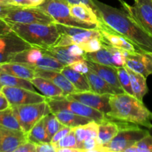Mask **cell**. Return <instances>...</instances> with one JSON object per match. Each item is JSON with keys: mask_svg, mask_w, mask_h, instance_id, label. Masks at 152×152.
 Returning <instances> with one entry per match:
<instances>
[{"mask_svg": "<svg viewBox=\"0 0 152 152\" xmlns=\"http://www.w3.org/2000/svg\"><path fill=\"white\" fill-rule=\"evenodd\" d=\"M93 10L107 26L117 32L144 52L152 53V37L123 9H118L92 0Z\"/></svg>", "mask_w": 152, "mask_h": 152, "instance_id": "cell-1", "label": "cell"}, {"mask_svg": "<svg viewBox=\"0 0 152 152\" xmlns=\"http://www.w3.org/2000/svg\"><path fill=\"white\" fill-rule=\"evenodd\" d=\"M110 111L107 117L152 129V112L142 101L127 93L113 94L110 97Z\"/></svg>", "mask_w": 152, "mask_h": 152, "instance_id": "cell-2", "label": "cell"}, {"mask_svg": "<svg viewBox=\"0 0 152 152\" xmlns=\"http://www.w3.org/2000/svg\"><path fill=\"white\" fill-rule=\"evenodd\" d=\"M7 23L12 31L31 46L42 48L54 46L60 37V33L55 23Z\"/></svg>", "mask_w": 152, "mask_h": 152, "instance_id": "cell-3", "label": "cell"}, {"mask_svg": "<svg viewBox=\"0 0 152 152\" xmlns=\"http://www.w3.org/2000/svg\"><path fill=\"white\" fill-rule=\"evenodd\" d=\"M10 62L21 63L34 69L61 71L64 67L59 61L45 53L43 48L36 46H31L15 54Z\"/></svg>", "mask_w": 152, "mask_h": 152, "instance_id": "cell-4", "label": "cell"}, {"mask_svg": "<svg viewBox=\"0 0 152 152\" xmlns=\"http://www.w3.org/2000/svg\"><path fill=\"white\" fill-rule=\"evenodd\" d=\"M46 101L49 105L52 113L58 111H69L77 115L92 119L98 123H100L107 118V116L101 111L77 101L69 99L66 96L46 97Z\"/></svg>", "mask_w": 152, "mask_h": 152, "instance_id": "cell-5", "label": "cell"}, {"mask_svg": "<svg viewBox=\"0 0 152 152\" xmlns=\"http://www.w3.org/2000/svg\"><path fill=\"white\" fill-rule=\"evenodd\" d=\"M55 20V23L86 29H97V26L75 19L70 13L69 4L63 0H45L40 6Z\"/></svg>", "mask_w": 152, "mask_h": 152, "instance_id": "cell-6", "label": "cell"}, {"mask_svg": "<svg viewBox=\"0 0 152 152\" xmlns=\"http://www.w3.org/2000/svg\"><path fill=\"white\" fill-rule=\"evenodd\" d=\"M10 107L19 122L21 130L25 134L28 133L37 122L51 113L46 101Z\"/></svg>", "mask_w": 152, "mask_h": 152, "instance_id": "cell-7", "label": "cell"}, {"mask_svg": "<svg viewBox=\"0 0 152 152\" xmlns=\"http://www.w3.org/2000/svg\"><path fill=\"white\" fill-rule=\"evenodd\" d=\"M148 134V131L140 129L137 125L122 128L110 142L100 145V152H125Z\"/></svg>", "mask_w": 152, "mask_h": 152, "instance_id": "cell-8", "label": "cell"}, {"mask_svg": "<svg viewBox=\"0 0 152 152\" xmlns=\"http://www.w3.org/2000/svg\"><path fill=\"white\" fill-rule=\"evenodd\" d=\"M3 21L19 23L52 24L55 20L40 7H19L15 6L10 9Z\"/></svg>", "mask_w": 152, "mask_h": 152, "instance_id": "cell-9", "label": "cell"}, {"mask_svg": "<svg viewBox=\"0 0 152 152\" xmlns=\"http://www.w3.org/2000/svg\"><path fill=\"white\" fill-rule=\"evenodd\" d=\"M119 1L123 10L152 37V0H134V5H129L122 0Z\"/></svg>", "mask_w": 152, "mask_h": 152, "instance_id": "cell-10", "label": "cell"}, {"mask_svg": "<svg viewBox=\"0 0 152 152\" xmlns=\"http://www.w3.org/2000/svg\"><path fill=\"white\" fill-rule=\"evenodd\" d=\"M125 56L126 50H122L104 43L102 48L97 51L83 54V58L86 60L113 67L125 66Z\"/></svg>", "mask_w": 152, "mask_h": 152, "instance_id": "cell-11", "label": "cell"}, {"mask_svg": "<svg viewBox=\"0 0 152 152\" xmlns=\"http://www.w3.org/2000/svg\"><path fill=\"white\" fill-rule=\"evenodd\" d=\"M31 47L13 31L0 35V64L8 62L15 54Z\"/></svg>", "mask_w": 152, "mask_h": 152, "instance_id": "cell-12", "label": "cell"}, {"mask_svg": "<svg viewBox=\"0 0 152 152\" xmlns=\"http://www.w3.org/2000/svg\"><path fill=\"white\" fill-rule=\"evenodd\" d=\"M1 92L7 98L10 106L37 103L46 101V96L37 91L21 87L2 86L1 88Z\"/></svg>", "mask_w": 152, "mask_h": 152, "instance_id": "cell-13", "label": "cell"}, {"mask_svg": "<svg viewBox=\"0 0 152 152\" xmlns=\"http://www.w3.org/2000/svg\"><path fill=\"white\" fill-rule=\"evenodd\" d=\"M97 30L99 31L101 34V40L104 44L121 49L122 50H126L131 53L144 52L138 47L134 45L131 42L128 41L125 37L107 26L99 18H98V22L97 24Z\"/></svg>", "mask_w": 152, "mask_h": 152, "instance_id": "cell-14", "label": "cell"}, {"mask_svg": "<svg viewBox=\"0 0 152 152\" xmlns=\"http://www.w3.org/2000/svg\"><path fill=\"white\" fill-rule=\"evenodd\" d=\"M111 94H100L93 91H81L66 95L69 99L80 102L87 106L107 115L110 111V97Z\"/></svg>", "mask_w": 152, "mask_h": 152, "instance_id": "cell-15", "label": "cell"}, {"mask_svg": "<svg viewBox=\"0 0 152 152\" xmlns=\"http://www.w3.org/2000/svg\"><path fill=\"white\" fill-rule=\"evenodd\" d=\"M125 66L147 78L152 74V53L126 51Z\"/></svg>", "mask_w": 152, "mask_h": 152, "instance_id": "cell-16", "label": "cell"}, {"mask_svg": "<svg viewBox=\"0 0 152 152\" xmlns=\"http://www.w3.org/2000/svg\"><path fill=\"white\" fill-rule=\"evenodd\" d=\"M27 140V134L22 130L0 125V152H14L19 145Z\"/></svg>", "mask_w": 152, "mask_h": 152, "instance_id": "cell-17", "label": "cell"}, {"mask_svg": "<svg viewBox=\"0 0 152 152\" xmlns=\"http://www.w3.org/2000/svg\"><path fill=\"white\" fill-rule=\"evenodd\" d=\"M35 76L50 80L54 84L62 89L65 96L69 94L78 92L77 89L73 86V85L69 81L68 79L61 71L35 69Z\"/></svg>", "mask_w": 152, "mask_h": 152, "instance_id": "cell-18", "label": "cell"}, {"mask_svg": "<svg viewBox=\"0 0 152 152\" xmlns=\"http://www.w3.org/2000/svg\"><path fill=\"white\" fill-rule=\"evenodd\" d=\"M86 63H87L89 69L96 73L99 77H101L105 81L110 83L115 88L118 89L122 93H125L122 86H121L120 83H119V78H118L116 67L102 65V64L96 63V62H91L89 60H86Z\"/></svg>", "mask_w": 152, "mask_h": 152, "instance_id": "cell-19", "label": "cell"}, {"mask_svg": "<svg viewBox=\"0 0 152 152\" xmlns=\"http://www.w3.org/2000/svg\"><path fill=\"white\" fill-rule=\"evenodd\" d=\"M86 79L88 80L91 91L95 93L100 94H122L118 89L115 88L113 86L107 83V81L101 78L96 73L89 69L85 74Z\"/></svg>", "mask_w": 152, "mask_h": 152, "instance_id": "cell-20", "label": "cell"}, {"mask_svg": "<svg viewBox=\"0 0 152 152\" xmlns=\"http://www.w3.org/2000/svg\"><path fill=\"white\" fill-rule=\"evenodd\" d=\"M98 133L96 137L98 145H102L110 142L120 130V126L118 122L108 117L98 123Z\"/></svg>", "mask_w": 152, "mask_h": 152, "instance_id": "cell-21", "label": "cell"}, {"mask_svg": "<svg viewBox=\"0 0 152 152\" xmlns=\"http://www.w3.org/2000/svg\"><path fill=\"white\" fill-rule=\"evenodd\" d=\"M0 70L14 77L30 80L36 77L34 68L17 62H8L0 64Z\"/></svg>", "mask_w": 152, "mask_h": 152, "instance_id": "cell-22", "label": "cell"}, {"mask_svg": "<svg viewBox=\"0 0 152 152\" xmlns=\"http://www.w3.org/2000/svg\"><path fill=\"white\" fill-rule=\"evenodd\" d=\"M70 13L75 19L97 26L98 17L93 9L85 4H69Z\"/></svg>", "mask_w": 152, "mask_h": 152, "instance_id": "cell-23", "label": "cell"}, {"mask_svg": "<svg viewBox=\"0 0 152 152\" xmlns=\"http://www.w3.org/2000/svg\"><path fill=\"white\" fill-rule=\"evenodd\" d=\"M61 72L68 79L78 92L90 91L91 88L85 74L75 71L69 65H65Z\"/></svg>", "mask_w": 152, "mask_h": 152, "instance_id": "cell-24", "label": "cell"}, {"mask_svg": "<svg viewBox=\"0 0 152 152\" xmlns=\"http://www.w3.org/2000/svg\"><path fill=\"white\" fill-rule=\"evenodd\" d=\"M33 86L38 89L43 95L46 97H55V96H65L61 88L54 84L50 80L40 77H34L31 80Z\"/></svg>", "mask_w": 152, "mask_h": 152, "instance_id": "cell-25", "label": "cell"}, {"mask_svg": "<svg viewBox=\"0 0 152 152\" xmlns=\"http://www.w3.org/2000/svg\"><path fill=\"white\" fill-rule=\"evenodd\" d=\"M98 123L95 121H91L87 124L74 128L77 140V148L82 151V145L86 140L89 138H96L98 133Z\"/></svg>", "mask_w": 152, "mask_h": 152, "instance_id": "cell-26", "label": "cell"}, {"mask_svg": "<svg viewBox=\"0 0 152 152\" xmlns=\"http://www.w3.org/2000/svg\"><path fill=\"white\" fill-rule=\"evenodd\" d=\"M126 68L130 76L133 94L139 100L142 101L143 97L145 96L148 91L147 83H146V78L144 76L134 72L129 68Z\"/></svg>", "mask_w": 152, "mask_h": 152, "instance_id": "cell-27", "label": "cell"}, {"mask_svg": "<svg viewBox=\"0 0 152 152\" xmlns=\"http://www.w3.org/2000/svg\"><path fill=\"white\" fill-rule=\"evenodd\" d=\"M53 114L63 126L70 128H76L77 126L87 124L91 121H94L92 119L77 115L69 111H58L53 112Z\"/></svg>", "mask_w": 152, "mask_h": 152, "instance_id": "cell-28", "label": "cell"}, {"mask_svg": "<svg viewBox=\"0 0 152 152\" xmlns=\"http://www.w3.org/2000/svg\"><path fill=\"white\" fill-rule=\"evenodd\" d=\"M45 53L59 61L63 65H69L75 61L83 59V56H72L66 50L64 46H51L43 48Z\"/></svg>", "mask_w": 152, "mask_h": 152, "instance_id": "cell-29", "label": "cell"}, {"mask_svg": "<svg viewBox=\"0 0 152 152\" xmlns=\"http://www.w3.org/2000/svg\"><path fill=\"white\" fill-rule=\"evenodd\" d=\"M2 86L21 87L36 91L35 87L33 86L30 80L14 77L0 70V87L1 88Z\"/></svg>", "mask_w": 152, "mask_h": 152, "instance_id": "cell-30", "label": "cell"}, {"mask_svg": "<svg viewBox=\"0 0 152 152\" xmlns=\"http://www.w3.org/2000/svg\"><path fill=\"white\" fill-rule=\"evenodd\" d=\"M45 117L42 118L40 121L37 122L33 126L32 129L27 133L28 140L34 142V144L41 143V142H50L46 130Z\"/></svg>", "mask_w": 152, "mask_h": 152, "instance_id": "cell-31", "label": "cell"}, {"mask_svg": "<svg viewBox=\"0 0 152 152\" xmlns=\"http://www.w3.org/2000/svg\"><path fill=\"white\" fill-rule=\"evenodd\" d=\"M0 125L10 129L21 130L17 119L15 117L11 107L0 111Z\"/></svg>", "mask_w": 152, "mask_h": 152, "instance_id": "cell-32", "label": "cell"}, {"mask_svg": "<svg viewBox=\"0 0 152 152\" xmlns=\"http://www.w3.org/2000/svg\"><path fill=\"white\" fill-rule=\"evenodd\" d=\"M45 126L50 142L54 135L64 126L52 112L45 117Z\"/></svg>", "mask_w": 152, "mask_h": 152, "instance_id": "cell-33", "label": "cell"}, {"mask_svg": "<svg viewBox=\"0 0 152 152\" xmlns=\"http://www.w3.org/2000/svg\"><path fill=\"white\" fill-rule=\"evenodd\" d=\"M125 152H152V136L148 134Z\"/></svg>", "mask_w": 152, "mask_h": 152, "instance_id": "cell-34", "label": "cell"}, {"mask_svg": "<svg viewBox=\"0 0 152 152\" xmlns=\"http://www.w3.org/2000/svg\"><path fill=\"white\" fill-rule=\"evenodd\" d=\"M116 71H117V75L119 80V83H120L121 86H122V89L124 90L125 93H127L128 94H131L134 96L132 88H131L130 76L128 71H127L126 67H116Z\"/></svg>", "mask_w": 152, "mask_h": 152, "instance_id": "cell-35", "label": "cell"}, {"mask_svg": "<svg viewBox=\"0 0 152 152\" xmlns=\"http://www.w3.org/2000/svg\"><path fill=\"white\" fill-rule=\"evenodd\" d=\"M57 148H77V140H76L74 128L72 130L67 134L63 139L58 141L57 143L54 144ZM79 149V148H78Z\"/></svg>", "mask_w": 152, "mask_h": 152, "instance_id": "cell-36", "label": "cell"}, {"mask_svg": "<svg viewBox=\"0 0 152 152\" xmlns=\"http://www.w3.org/2000/svg\"><path fill=\"white\" fill-rule=\"evenodd\" d=\"M83 50L85 53L95 52L101 48L103 46V42L101 38H93L88 41L84 42L78 45Z\"/></svg>", "mask_w": 152, "mask_h": 152, "instance_id": "cell-37", "label": "cell"}, {"mask_svg": "<svg viewBox=\"0 0 152 152\" xmlns=\"http://www.w3.org/2000/svg\"><path fill=\"white\" fill-rule=\"evenodd\" d=\"M69 66L71 67L72 69L75 71H77L79 73L85 74L89 70V67H88L87 63H86V60L85 59H80V60L75 61V62H72V64L69 65Z\"/></svg>", "mask_w": 152, "mask_h": 152, "instance_id": "cell-38", "label": "cell"}, {"mask_svg": "<svg viewBox=\"0 0 152 152\" xmlns=\"http://www.w3.org/2000/svg\"><path fill=\"white\" fill-rule=\"evenodd\" d=\"M73 128H70L68 127V126H64L63 127L61 128L56 134L53 136V137L52 138L51 140V143L52 144H55L58 142V141L61 140V139L64 137L68 133H69L72 130Z\"/></svg>", "mask_w": 152, "mask_h": 152, "instance_id": "cell-39", "label": "cell"}, {"mask_svg": "<svg viewBox=\"0 0 152 152\" xmlns=\"http://www.w3.org/2000/svg\"><path fill=\"white\" fill-rule=\"evenodd\" d=\"M14 152H36V144L29 140L25 141L15 149Z\"/></svg>", "mask_w": 152, "mask_h": 152, "instance_id": "cell-40", "label": "cell"}, {"mask_svg": "<svg viewBox=\"0 0 152 152\" xmlns=\"http://www.w3.org/2000/svg\"><path fill=\"white\" fill-rule=\"evenodd\" d=\"M36 152H56V147L51 142L36 144Z\"/></svg>", "mask_w": 152, "mask_h": 152, "instance_id": "cell-41", "label": "cell"}, {"mask_svg": "<svg viewBox=\"0 0 152 152\" xmlns=\"http://www.w3.org/2000/svg\"><path fill=\"white\" fill-rule=\"evenodd\" d=\"M66 51L72 56H83L85 52L78 45H70L64 46Z\"/></svg>", "mask_w": 152, "mask_h": 152, "instance_id": "cell-42", "label": "cell"}, {"mask_svg": "<svg viewBox=\"0 0 152 152\" xmlns=\"http://www.w3.org/2000/svg\"><path fill=\"white\" fill-rule=\"evenodd\" d=\"M13 7H15V5H13V4H7L0 3V21H3V19L6 16L7 12L10 9L13 8Z\"/></svg>", "mask_w": 152, "mask_h": 152, "instance_id": "cell-43", "label": "cell"}, {"mask_svg": "<svg viewBox=\"0 0 152 152\" xmlns=\"http://www.w3.org/2000/svg\"><path fill=\"white\" fill-rule=\"evenodd\" d=\"M69 4H85L89 5L92 8H93V2L92 0H63Z\"/></svg>", "mask_w": 152, "mask_h": 152, "instance_id": "cell-44", "label": "cell"}, {"mask_svg": "<svg viewBox=\"0 0 152 152\" xmlns=\"http://www.w3.org/2000/svg\"><path fill=\"white\" fill-rule=\"evenodd\" d=\"M11 4L19 7H33L28 0H10Z\"/></svg>", "mask_w": 152, "mask_h": 152, "instance_id": "cell-45", "label": "cell"}, {"mask_svg": "<svg viewBox=\"0 0 152 152\" xmlns=\"http://www.w3.org/2000/svg\"><path fill=\"white\" fill-rule=\"evenodd\" d=\"M8 107H10V104H9L7 98L0 91V111L7 108Z\"/></svg>", "mask_w": 152, "mask_h": 152, "instance_id": "cell-46", "label": "cell"}, {"mask_svg": "<svg viewBox=\"0 0 152 152\" xmlns=\"http://www.w3.org/2000/svg\"><path fill=\"white\" fill-rule=\"evenodd\" d=\"M11 31V29L4 21H0V35Z\"/></svg>", "mask_w": 152, "mask_h": 152, "instance_id": "cell-47", "label": "cell"}, {"mask_svg": "<svg viewBox=\"0 0 152 152\" xmlns=\"http://www.w3.org/2000/svg\"><path fill=\"white\" fill-rule=\"evenodd\" d=\"M56 152H82L81 150L78 148H57Z\"/></svg>", "mask_w": 152, "mask_h": 152, "instance_id": "cell-48", "label": "cell"}, {"mask_svg": "<svg viewBox=\"0 0 152 152\" xmlns=\"http://www.w3.org/2000/svg\"><path fill=\"white\" fill-rule=\"evenodd\" d=\"M33 7H38L44 2L45 0H28Z\"/></svg>", "mask_w": 152, "mask_h": 152, "instance_id": "cell-49", "label": "cell"}, {"mask_svg": "<svg viewBox=\"0 0 152 152\" xmlns=\"http://www.w3.org/2000/svg\"><path fill=\"white\" fill-rule=\"evenodd\" d=\"M4 4H11V1H10V0H4Z\"/></svg>", "mask_w": 152, "mask_h": 152, "instance_id": "cell-50", "label": "cell"}, {"mask_svg": "<svg viewBox=\"0 0 152 152\" xmlns=\"http://www.w3.org/2000/svg\"><path fill=\"white\" fill-rule=\"evenodd\" d=\"M0 3H2V4H4V0H0Z\"/></svg>", "mask_w": 152, "mask_h": 152, "instance_id": "cell-51", "label": "cell"}, {"mask_svg": "<svg viewBox=\"0 0 152 152\" xmlns=\"http://www.w3.org/2000/svg\"><path fill=\"white\" fill-rule=\"evenodd\" d=\"M0 91H1V87H0Z\"/></svg>", "mask_w": 152, "mask_h": 152, "instance_id": "cell-52", "label": "cell"}]
</instances>
